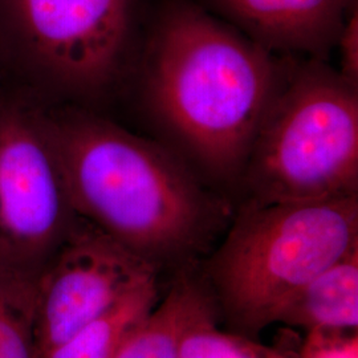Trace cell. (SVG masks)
<instances>
[{
  "label": "cell",
  "instance_id": "cell-1",
  "mask_svg": "<svg viewBox=\"0 0 358 358\" xmlns=\"http://www.w3.org/2000/svg\"><path fill=\"white\" fill-rule=\"evenodd\" d=\"M288 59L186 0L162 11L138 55L142 105L161 142L234 206Z\"/></svg>",
  "mask_w": 358,
  "mask_h": 358
},
{
  "label": "cell",
  "instance_id": "cell-2",
  "mask_svg": "<svg viewBox=\"0 0 358 358\" xmlns=\"http://www.w3.org/2000/svg\"><path fill=\"white\" fill-rule=\"evenodd\" d=\"M77 215L177 276L196 268L235 213L161 141L81 109L45 113Z\"/></svg>",
  "mask_w": 358,
  "mask_h": 358
},
{
  "label": "cell",
  "instance_id": "cell-3",
  "mask_svg": "<svg viewBox=\"0 0 358 358\" xmlns=\"http://www.w3.org/2000/svg\"><path fill=\"white\" fill-rule=\"evenodd\" d=\"M358 250V195L235 207L217 248L196 271L217 319L257 338L289 299Z\"/></svg>",
  "mask_w": 358,
  "mask_h": 358
},
{
  "label": "cell",
  "instance_id": "cell-4",
  "mask_svg": "<svg viewBox=\"0 0 358 358\" xmlns=\"http://www.w3.org/2000/svg\"><path fill=\"white\" fill-rule=\"evenodd\" d=\"M291 59L256 131L236 206L358 195V84L324 60Z\"/></svg>",
  "mask_w": 358,
  "mask_h": 358
},
{
  "label": "cell",
  "instance_id": "cell-5",
  "mask_svg": "<svg viewBox=\"0 0 358 358\" xmlns=\"http://www.w3.org/2000/svg\"><path fill=\"white\" fill-rule=\"evenodd\" d=\"M0 26L55 93L96 100L136 69L134 0H0Z\"/></svg>",
  "mask_w": 358,
  "mask_h": 358
},
{
  "label": "cell",
  "instance_id": "cell-6",
  "mask_svg": "<svg viewBox=\"0 0 358 358\" xmlns=\"http://www.w3.org/2000/svg\"><path fill=\"white\" fill-rule=\"evenodd\" d=\"M78 220L44 112L0 103V267L38 280Z\"/></svg>",
  "mask_w": 358,
  "mask_h": 358
},
{
  "label": "cell",
  "instance_id": "cell-7",
  "mask_svg": "<svg viewBox=\"0 0 358 358\" xmlns=\"http://www.w3.org/2000/svg\"><path fill=\"white\" fill-rule=\"evenodd\" d=\"M158 276L149 262L80 217L36 280L40 357Z\"/></svg>",
  "mask_w": 358,
  "mask_h": 358
},
{
  "label": "cell",
  "instance_id": "cell-8",
  "mask_svg": "<svg viewBox=\"0 0 358 358\" xmlns=\"http://www.w3.org/2000/svg\"><path fill=\"white\" fill-rule=\"evenodd\" d=\"M230 26L275 55L327 60L356 0H207Z\"/></svg>",
  "mask_w": 358,
  "mask_h": 358
},
{
  "label": "cell",
  "instance_id": "cell-9",
  "mask_svg": "<svg viewBox=\"0 0 358 358\" xmlns=\"http://www.w3.org/2000/svg\"><path fill=\"white\" fill-rule=\"evenodd\" d=\"M215 310L196 268L173 278L170 289L148 317L129 334L115 358H178L187 327Z\"/></svg>",
  "mask_w": 358,
  "mask_h": 358
},
{
  "label": "cell",
  "instance_id": "cell-10",
  "mask_svg": "<svg viewBox=\"0 0 358 358\" xmlns=\"http://www.w3.org/2000/svg\"><path fill=\"white\" fill-rule=\"evenodd\" d=\"M275 324L288 328L357 331L358 250L322 271L280 309Z\"/></svg>",
  "mask_w": 358,
  "mask_h": 358
},
{
  "label": "cell",
  "instance_id": "cell-11",
  "mask_svg": "<svg viewBox=\"0 0 358 358\" xmlns=\"http://www.w3.org/2000/svg\"><path fill=\"white\" fill-rule=\"evenodd\" d=\"M158 301V280L148 282L40 358H115Z\"/></svg>",
  "mask_w": 358,
  "mask_h": 358
},
{
  "label": "cell",
  "instance_id": "cell-12",
  "mask_svg": "<svg viewBox=\"0 0 358 358\" xmlns=\"http://www.w3.org/2000/svg\"><path fill=\"white\" fill-rule=\"evenodd\" d=\"M215 310L192 321L179 343L178 358H297L300 341L291 333L273 345L231 331H222Z\"/></svg>",
  "mask_w": 358,
  "mask_h": 358
},
{
  "label": "cell",
  "instance_id": "cell-13",
  "mask_svg": "<svg viewBox=\"0 0 358 358\" xmlns=\"http://www.w3.org/2000/svg\"><path fill=\"white\" fill-rule=\"evenodd\" d=\"M35 292L36 280L0 267V358H40Z\"/></svg>",
  "mask_w": 358,
  "mask_h": 358
},
{
  "label": "cell",
  "instance_id": "cell-14",
  "mask_svg": "<svg viewBox=\"0 0 358 358\" xmlns=\"http://www.w3.org/2000/svg\"><path fill=\"white\" fill-rule=\"evenodd\" d=\"M297 358H358L357 331H309L299 344Z\"/></svg>",
  "mask_w": 358,
  "mask_h": 358
},
{
  "label": "cell",
  "instance_id": "cell-15",
  "mask_svg": "<svg viewBox=\"0 0 358 358\" xmlns=\"http://www.w3.org/2000/svg\"><path fill=\"white\" fill-rule=\"evenodd\" d=\"M336 47L340 51V73L358 84V13L357 7L349 13Z\"/></svg>",
  "mask_w": 358,
  "mask_h": 358
}]
</instances>
